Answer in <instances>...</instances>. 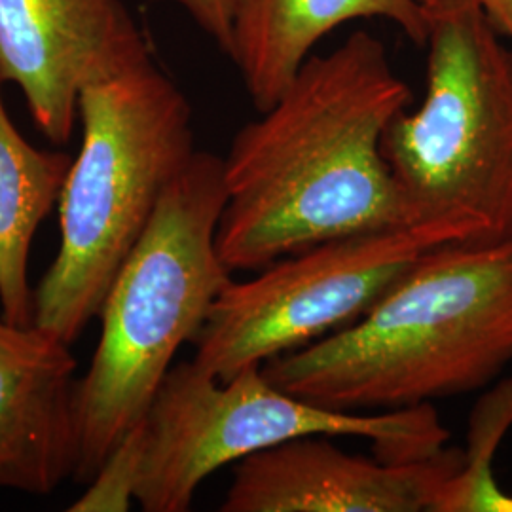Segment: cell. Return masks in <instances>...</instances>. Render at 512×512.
<instances>
[{
    "instance_id": "6da1fadb",
    "label": "cell",
    "mask_w": 512,
    "mask_h": 512,
    "mask_svg": "<svg viewBox=\"0 0 512 512\" xmlns=\"http://www.w3.org/2000/svg\"><path fill=\"white\" fill-rule=\"evenodd\" d=\"M410 103L385 44L365 31L311 55L224 158L217 251L230 274L258 272L317 243L418 226L382 154Z\"/></svg>"
},
{
    "instance_id": "7a4b0ae2",
    "label": "cell",
    "mask_w": 512,
    "mask_h": 512,
    "mask_svg": "<svg viewBox=\"0 0 512 512\" xmlns=\"http://www.w3.org/2000/svg\"><path fill=\"white\" fill-rule=\"evenodd\" d=\"M512 365V239L446 243L346 329L262 365L279 389L338 412L467 395Z\"/></svg>"
},
{
    "instance_id": "3957f363",
    "label": "cell",
    "mask_w": 512,
    "mask_h": 512,
    "mask_svg": "<svg viewBox=\"0 0 512 512\" xmlns=\"http://www.w3.org/2000/svg\"><path fill=\"white\" fill-rule=\"evenodd\" d=\"M224 203V158L196 150L114 277L92 365L74 391L78 484L147 414L177 351L196 340L232 279L217 251Z\"/></svg>"
},
{
    "instance_id": "277c9868",
    "label": "cell",
    "mask_w": 512,
    "mask_h": 512,
    "mask_svg": "<svg viewBox=\"0 0 512 512\" xmlns=\"http://www.w3.org/2000/svg\"><path fill=\"white\" fill-rule=\"evenodd\" d=\"M78 118L82 143L57 202L59 249L35 289V325L71 346L196 152L190 103L150 52L88 82Z\"/></svg>"
},
{
    "instance_id": "5b68a950",
    "label": "cell",
    "mask_w": 512,
    "mask_h": 512,
    "mask_svg": "<svg viewBox=\"0 0 512 512\" xmlns=\"http://www.w3.org/2000/svg\"><path fill=\"white\" fill-rule=\"evenodd\" d=\"M427 10L420 107L385 129L382 154L416 224L452 243L512 239V46L467 0Z\"/></svg>"
},
{
    "instance_id": "8992f818",
    "label": "cell",
    "mask_w": 512,
    "mask_h": 512,
    "mask_svg": "<svg viewBox=\"0 0 512 512\" xmlns=\"http://www.w3.org/2000/svg\"><path fill=\"white\" fill-rule=\"evenodd\" d=\"M131 435L139 459L135 501L145 512L190 511L203 480L220 467L298 437L366 439L376 458L399 463L431 458L450 440L433 403L338 412L279 389L262 366L220 382L194 359L171 366Z\"/></svg>"
},
{
    "instance_id": "52a82bcc",
    "label": "cell",
    "mask_w": 512,
    "mask_h": 512,
    "mask_svg": "<svg viewBox=\"0 0 512 512\" xmlns=\"http://www.w3.org/2000/svg\"><path fill=\"white\" fill-rule=\"evenodd\" d=\"M452 243L435 226L363 232L230 279L196 336L194 363L220 382L306 348L361 319L425 251Z\"/></svg>"
},
{
    "instance_id": "ba28073f",
    "label": "cell",
    "mask_w": 512,
    "mask_h": 512,
    "mask_svg": "<svg viewBox=\"0 0 512 512\" xmlns=\"http://www.w3.org/2000/svg\"><path fill=\"white\" fill-rule=\"evenodd\" d=\"M145 52L122 0H0V78L55 145L73 135L82 88Z\"/></svg>"
},
{
    "instance_id": "9c48e42d",
    "label": "cell",
    "mask_w": 512,
    "mask_h": 512,
    "mask_svg": "<svg viewBox=\"0 0 512 512\" xmlns=\"http://www.w3.org/2000/svg\"><path fill=\"white\" fill-rule=\"evenodd\" d=\"M311 435L241 459L222 512H433L463 450L446 446L420 461L353 456Z\"/></svg>"
},
{
    "instance_id": "30bf717a",
    "label": "cell",
    "mask_w": 512,
    "mask_h": 512,
    "mask_svg": "<svg viewBox=\"0 0 512 512\" xmlns=\"http://www.w3.org/2000/svg\"><path fill=\"white\" fill-rule=\"evenodd\" d=\"M76 365L54 332L0 317V490L48 495L73 478Z\"/></svg>"
},
{
    "instance_id": "8fae6325",
    "label": "cell",
    "mask_w": 512,
    "mask_h": 512,
    "mask_svg": "<svg viewBox=\"0 0 512 512\" xmlns=\"http://www.w3.org/2000/svg\"><path fill=\"white\" fill-rule=\"evenodd\" d=\"M387 19L423 46L427 10L418 0H234L232 52L258 112L287 90L319 40L355 19Z\"/></svg>"
},
{
    "instance_id": "7c38bea8",
    "label": "cell",
    "mask_w": 512,
    "mask_h": 512,
    "mask_svg": "<svg viewBox=\"0 0 512 512\" xmlns=\"http://www.w3.org/2000/svg\"><path fill=\"white\" fill-rule=\"evenodd\" d=\"M0 78V310L14 325L35 323L29 258L38 228L59 202L71 156L33 147L10 120Z\"/></svg>"
},
{
    "instance_id": "4fadbf2b",
    "label": "cell",
    "mask_w": 512,
    "mask_h": 512,
    "mask_svg": "<svg viewBox=\"0 0 512 512\" xmlns=\"http://www.w3.org/2000/svg\"><path fill=\"white\" fill-rule=\"evenodd\" d=\"M512 427V378L476 403L458 473L440 488L433 512H512V495L495 482V450Z\"/></svg>"
},
{
    "instance_id": "5bb4252c",
    "label": "cell",
    "mask_w": 512,
    "mask_h": 512,
    "mask_svg": "<svg viewBox=\"0 0 512 512\" xmlns=\"http://www.w3.org/2000/svg\"><path fill=\"white\" fill-rule=\"evenodd\" d=\"M137 444L128 433L110 452L109 458L97 475L86 484V492L80 495L69 512H126L135 501L137 486Z\"/></svg>"
},
{
    "instance_id": "9a60e30c",
    "label": "cell",
    "mask_w": 512,
    "mask_h": 512,
    "mask_svg": "<svg viewBox=\"0 0 512 512\" xmlns=\"http://www.w3.org/2000/svg\"><path fill=\"white\" fill-rule=\"evenodd\" d=\"M179 4L226 55L232 52L234 0H169Z\"/></svg>"
},
{
    "instance_id": "2e32d148",
    "label": "cell",
    "mask_w": 512,
    "mask_h": 512,
    "mask_svg": "<svg viewBox=\"0 0 512 512\" xmlns=\"http://www.w3.org/2000/svg\"><path fill=\"white\" fill-rule=\"evenodd\" d=\"M423 8L439 4L442 0H418ZM476 4L486 18L494 23L499 35L507 38L512 46V0H467Z\"/></svg>"
}]
</instances>
